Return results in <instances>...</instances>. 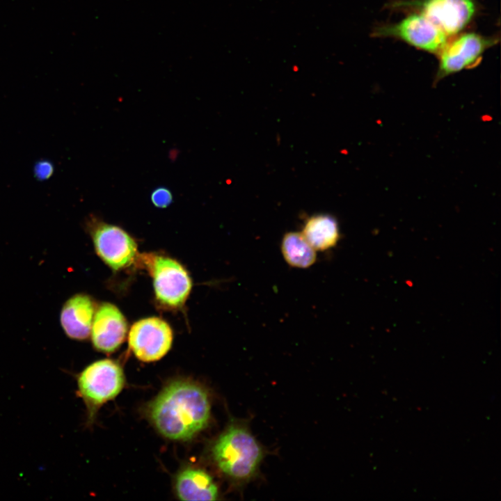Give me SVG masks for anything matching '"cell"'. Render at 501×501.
<instances>
[{
    "label": "cell",
    "instance_id": "obj_1",
    "mask_svg": "<svg viewBox=\"0 0 501 501\" xmlns=\"http://www.w3.org/2000/svg\"><path fill=\"white\" fill-rule=\"evenodd\" d=\"M210 413L207 391L185 380L167 385L149 406L150 420L157 431L175 440H189L204 429Z\"/></svg>",
    "mask_w": 501,
    "mask_h": 501
},
{
    "label": "cell",
    "instance_id": "obj_2",
    "mask_svg": "<svg viewBox=\"0 0 501 501\" xmlns=\"http://www.w3.org/2000/svg\"><path fill=\"white\" fill-rule=\"evenodd\" d=\"M212 457L225 476L235 482H244L257 472L264 451L247 428L234 424L215 441Z\"/></svg>",
    "mask_w": 501,
    "mask_h": 501
},
{
    "label": "cell",
    "instance_id": "obj_3",
    "mask_svg": "<svg viewBox=\"0 0 501 501\" xmlns=\"http://www.w3.org/2000/svg\"><path fill=\"white\" fill-rule=\"evenodd\" d=\"M124 383L121 367L110 359L95 361L79 373L77 376L78 395L86 406L88 424L94 421L100 407L120 392Z\"/></svg>",
    "mask_w": 501,
    "mask_h": 501
},
{
    "label": "cell",
    "instance_id": "obj_4",
    "mask_svg": "<svg viewBox=\"0 0 501 501\" xmlns=\"http://www.w3.org/2000/svg\"><path fill=\"white\" fill-rule=\"evenodd\" d=\"M146 262L157 300L170 308L182 306L192 286L186 269L176 260L162 255L150 256Z\"/></svg>",
    "mask_w": 501,
    "mask_h": 501
},
{
    "label": "cell",
    "instance_id": "obj_5",
    "mask_svg": "<svg viewBox=\"0 0 501 501\" xmlns=\"http://www.w3.org/2000/svg\"><path fill=\"white\" fill-rule=\"evenodd\" d=\"M88 225L96 253L109 267L120 270L134 262L137 255V244L123 229L94 216Z\"/></svg>",
    "mask_w": 501,
    "mask_h": 501
},
{
    "label": "cell",
    "instance_id": "obj_6",
    "mask_svg": "<svg viewBox=\"0 0 501 501\" xmlns=\"http://www.w3.org/2000/svg\"><path fill=\"white\" fill-rule=\"evenodd\" d=\"M494 44V38H486L475 33L456 34L449 37L438 54L439 65L436 81L472 67L479 62L485 50Z\"/></svg>",
    "mask_w": 501,
    "mask_h": 501
},
{
    "label": "cell",
    "instance_id": "obj_7",
    "mask_svg": "<svg viewBox=\"0 0 501 501\" xmlns=\"http://www.w3.org/2000/svg\"><path fill=\"white\" fill-rule=\"evenodd\" d=\"M379 37L400 39L419 49L438 54L448 36L422 14H412L400 22L376 29Z\"/></svg>",
    "mask_w": 501,
    "mask_h": 501
},
{
    "label": "cell",
    "instance_id": "obj_8",
    "mask_svg": "<svg viewBox=\"0 0 501 501\" xmlns=\"http://www.w3.org/2000/svg\"><path fill=\"white\" fill-rule=\"evenodd\" d=\"M129 349L141 361L159 360L170 350L173 331L168 324L158 317H148L135 322L128 337Z\"/></svg>",
    "mask_w": 501,
    "mask_h": 501
},
{
    "label": "cell",
    "instance_id": "obj_9",
    "mask_svg": "<svg viewBox=\"0 0 501 501\" xmlns=\"http://www.w3.org/2000/svg\"><path fill=\"white\" fill-rule=\"evenodd\" d=\"M415 6L448 37L458 34L475 11L472 0H423Z\"/></svg>",
    "mask_w": 501,
    "mask_h": 501
},
{
    "label": "cell",
    "instance_id": "obj_10",
    "mask_svg": "<svg viewBox=\"0 0 501 501\" xmlns=\"http://www.w3.org/2000/svg\"><path fill=\"white\" fill-rule=\"evenodd\" d=\"M127 323L122 312L113 304L104 303L95 312L91 327V339L95 348L111 353L125 339Z\"/></svg>",
    "mask_w": 501,
    "mask_h": 501
},
{
    "label": "cell",
    "instance_id": "obj_11",
    "mask_svg": "<svg viewBox=\"0 0 501 501\" xmlns=\"http://www.w3.org/2000/svg\"><path fill=\"white\" fill-rule=\"evenodd\" d=\"M95 307L86 294H77L68 299L61 312V324L68 337L83 340L90 334Z\"/></svg>",
    "mask_w": 501,
    "mask_h": 501
},
{
    "label": "cell",
    "instance_id": "obj_12",
    "mask_svg": "<svg viewBox=\"0 0 501 501\" xmlns=\"http://www.w3.org/2000/svg\"><path fill=\"white\" fill-rule=\"evenodd\" d=\"M175 491L181 500H216L218 489L213 478L202 469L187 468L177 475Z\"/></svg>",
    "mask_w": 501,
    "mask_h": 501
},
{
    "label": "cell",
    "instance_id": "obj_13",
    "mask_svg": "<svg viewBox=\"0 0 501 501\" xmlns=\"http://www.w3.org/2000/svg\"><path fill=\"white\" fill-rule=\"evenodd\" d=\"M316 250H326L334 247L340 239V228L336 219L325 214L308 218L301 232Z\"/></svg>",
    "mask_w": 501,
    "mask_h": 501
},
{
    "label": "cell",
    "instance_id": "obj_14",
    "mask_svg": "<svg viewBox=\"0 0 501 501\" xmlns=\"http://www.w3.org/2000/svg\"><path fill=\"white\" fill-rule=\"evenodd\" d=\"M281 252L285 262L291 267L306 269L317 260V250L300 232H289L283 236Z\"/></svg>",
    "mask_w": 501,
    "mask_h": 501
},
{
    "label": "cell",
    "instance_id": "obj_15",
    "mask_svg": "<svg viewBox=\"0 0 501 501\" xmlns=\"http://www.w3.org/2000/svg\"><path fill=\"white\" fill-rule=\"evenodd\" d=\"M152 203L158 208H166L173 202V194L166 187L154 189L150 194Z\"/></svg>",
    "mask_w": 501,
    "mask_h": 501
},
{
    "label": "cell",
    "instance_id": "obj_16",
    "mask_svg": "<svg viewBox=\"0 0 501 501\" xmlns=\"http://www.w3.org/2000/svg\"><path fill=\"white\" fill-rule=\"evenodd\" d=\"M54 168L53 164L47 160L38 161L34 166L35 177L39 180H45L51 177Z\"/></svg>",
    "mask_w": 501,
    "mask_h": 501
}]
</instances>
